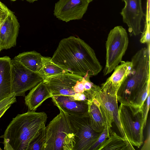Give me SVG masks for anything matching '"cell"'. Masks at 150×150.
<instances>
[{
  "instance_id": "cell-13",
  "label": "cell",
  "mask_w": 150,
  "mask_h": 150,
  "mask_svg": "<svg viewBox=\"0 0 150 150\" xmlns=\"http://www.w3.org/2000/svg\"><path fill=\"white\" fill-rule=\"evenodd\" d=\"M20 24L13 12L9 13L0 24V42L2 49H8L16 45Z\"/></svg>"
},
{
  "instance_id": "cell-6",
  "label": "cell",
  "mask_w": 150,
  "mask_h": 150,
  "mask_svg": "<svg viewBox=\"0 0 150 150\" xmlns=\"http://www.w3.org/2000/svg\"><path fill=\"white\" fill-rule=\"evenodd\" d=\"M129 44L126 30L121 26L110 30L106 41V62L103 70L104 76L111 72L121 62Z\"/></svg>"
},
{
  "instance_id": "cell-20",
  "label": "cell",
  "mask_w": 150,
  "mask_h": 150,
  "mask_svg": "<svg viewBox=\"0 0 150 150\" xmlns=\"http://www.w3.org/2000/svg\"><path fill=\"white\" fill-rule=\"evenodd\" d=\"M134 150L133 145L125 138L112 132L110 137L98 150Z\"/></svg>"
},
{
  "instance_id": "cell-28",
  "label": "cell",
  "mask_w": 150,
  "mask_h": 150,
  "mask_svg": "<svg viewBox=\"0 0 150 150\" xmlns=\"http://www.w3.org/2000/svg\"><path fill=\"white\" fill-rule=\"evenodd\" d=\"M10 10L0 1V21L1 22L8 15Z\"/></svg>"
},
{
  "instance_id": "cell-35",
  "label": "cell",
  "mask_w": 150,
  "mask_h": 150,
  "mask_svg": "<svg viewBox=\"0 0 150 150\" xmlns=\"http://www.w3.org/2000/svg\"><path fill=\"white\" fill-rule=\"evenodd\" d=\"M1 23V22L0 21V23Z\"/></svg>"
},
{
  "instance_id": "cell-16",
  "label": "cell",
  "mask_w": 150,
  "mask_h": 150,
  "mask_svg": "<svg viewBox=\"0 0 150 150\" xmlns=\"http://www.w3.org/2000/svg\"><path fill=\"white\" fill-rule=\"evenodd\" d=\"M88 113L91 126L95 131L101 132L104 129L106 119L99 103L90 96L88 100Z\"/></svg>"
},
{
  "instance_id": "cell-31",
  "label": "cell",
  "mask_w": 150,
  "mask_h": 150,
  "mask_svg": "<svg viewBox=\"0 0 150 150\" xmlns=\"http://www.w3.org/2000/svg\"><path fill=\"white\" fill-rule=\"evenodd\" d=\"M27 1L30 3H33L35 1H37L38 0H26Z\"/></svg>"
},
{
  "instance_id": "cell-21",
  "label": "cell",
  "mask_w": 150,
  "mask_h": 150,
  "mask_svg": "<svg viewBox=\"0 0 150 150\" xmlns=\"http://www.w3.org/2000/svg\"><path fill=\"white\" fill-rule=\"evenodd\" d=\"M43 65L41 76L43 78L59 74L68 72L54 63L51 58L43 57Z\"/></svg>"
},
{
  "instance_id": "cell-5",
  "label": "cell",
  "mask_w": 150,
  "mask_h": 150,
  "mask_svg": "<svg viewBox=\"0 0 150 150\" xmlns=\"http://www.w3.org/2000/svg\"><path fill=\"white\" fill-rule=\"evenodd\" d=\"M119 113L123 130L132 145L139 147L143 141L144 120L142 107L121 103Z\"/></svg>"
},
{
  "instance_id": "cell-27",
  "label": "cell",
  "mask_w": 150,
  "mask_h": 150,
  "mask_svg": "<svg viewBox=\"0 0 150 150\" xmlns=\"http://www.w3.org/2000/svg\"><path fill=\"white\" fill-rule=\"evenodd\" d=\"M16 96L13 93L7 97L0 101V110L9 104H12L16 102Z\"/></svg>"
},
{
  "instance_id": "cell-33",
  "label": "cell",
  "mask_w": 150,
  "mask_h": 150,
  "mask_svg": "<svg viewBox=\"0 0 150 150\" xmlns=\"http://www.w3.org/2000/svg\"><path fill=\"white\" fill-rule=\"evenodd\" d=\"M2 49L1 47V44H0V52H1V51L2 50Z\"/></svg>"
},
{
  "instance_id": "cell-22",
  "label": "cell",
  "mask_w": 150,
  "mask_h": 150,
  "mask_svg": "<svg viewBox=\"0 0 150 150\" xmlns=\"http://www.w3.org/2000/svg\"><path fill=\"white\" fill-rule=\"evenodd\" d=\"M46 139V126L41 129L30 144L28 150H43Z\"/></svg>"
},
{
  "instance_id": "cell-3",
  "label": "cell",
  "mask_w": 150,
  "mask_h": 150,
  "mask_svg": "<svg viewBox=\"0 0 150 150\" xmlns=\"http://www.w3.org/2000/svg\"><path fill=\"white\" fill-rule=\"evenodd\" d=\"M132 66L117 93V101L131 104L138 94L150 81V46L142 48L131 58Z\"/></svg>"
},
{
  "instance_id": "cell-26",
  "label": "cell",
  "mask_w": 150,
  "mask_h": 150,
  "mask_svg": "<svg viewBox=\"0 0 150 150\" xmlns=\"http://www.w3.org/2000/svg\"><path fill=\"white\" fill-rule=\"evenodd\" d=\"M150 94V93H149L146 100L142 106L144 128L146 126L148 113L149 108Z\"/></svg>"
},
{
  "instance_id": "cell-8",
  "label": "cell",
  "mask_w": 150,
  "mask_h": 150,
  "mask_svg": "<svg viewBox=\"0 0 150 150\" xmlns=\"http://www.w3.org/2000/svg\"><path fill=\"white\" fill-rule=\"evenodd\" d=\"M83 77L68 72L44 78L42 81L52 96L63 95L71 100L88 102L85 93L77 94L74 91L76 83Z\"/></svg>"
},
{
  "instance_id": "cell-15",
  "label": "cell",
  "mask_w": 150,
  "mask_h": 150,
  "mask_svg": "<svg viewBox=\"0 0 150 150\" xmlns=\"http://www.w3.org/2000/svg\"><path fill=\"white\" fill-rule=\"evenodd\" d=\"M52 96L46 85L42 81L31 89L25 96V104L29 111H35L45 100Z\"/></svg>"
},
{
  "instance_id": "cell-24",
  "label": "cell",
  "mask_w": 150,
  "mask_h": 150,
  "mask_svg": "<svg viewBox=\"0 0 150 150\" xmlns=\"http://www.w3.org/2000/svg\"><path fill=\"white\" fill-rule=\"evenodd\" d=\"M150 82H149L146 86L138 94L131 105L140 107L142 106L149 93H150Z\"/></svg>"
},
{
  "instance_id": "cell-1",
  "label": "cell",
  "mask_w": 150,
  "mask_h": 150,
  "mask_svg": "<svg viewBox=\"0 0 150 150\" xmlns=\"http://www.w3.org/2000/svg\"><path fill=\"white\" fill-rule=\"evenodd\" d=\"M51 59L68 72L82 76H95L102 69L92 48L79 38L74 36L60 41Z\"/></svg>"
},
{
  "instance_id": "cell-7",
  "label": "cell",
  "mask_w": 150,
  "mask_h": 150,
  "mask_svg": "<svg viewBox=\"0 0 150 150\" xmlns=\"http://www.w3.org/2000/svg\"><path fill=\"white\" fill-rule=\"evenodd\" d=\"M89 91V96L94 97L99 103L109 126L111 128L112 123L114 122L122 137L129 142L123 130L120 117L117 97V91L95 84Z\"/></svg>"
},
{
  "instance_id": "cell-12",
  "label": "cell",
  "mask_w": 150,
  "mask_h": 150,
  "mask_svg": "<svg viewBox=\"0 0 150 150\" xmlns=\"http://www.w3.org/2000/svg\"><path fill=\"white\" fill-rule=\"evenodd\" d=\"M125 6L121 14L124 23L128 27V31L137 35L142 33L141 22L144 16L142 7V0H122Z\"/></svg>"
},
{
  "instance_id": "cell-23",
  "label": "cell",
  "mask_w": 150,
  "mask_h": 150,
  "mask_svg": "<svg viewBox=\"0 0 150 150\" xmlns=\"http://www.w3.org/2000/svg\"><path fill=\"white\" fill-rule=\"evenodd\" d=\"M111 127H109L106 122L105 127L100 135L90 150H98L100 147L110 137L112 132Z\"/></svg>"
},
{
  "instance_id": "cell-29",
  "label": "cell",
  "mask_w": 150,
  "mask_h": 150,
  "mask_svg": "<svg viewBox=\"0 0 150 150\" xmlns=\"http://www.w3.org/2000/svg\"><path fill=\"white\" fill-rule=\"evenodd\" d=\"M141 150H150V126L149 122L147 126V135L146 139Z\"/></svg>"
},
{
  "instance_id": "cell-9",
  "label": "cell",
  "mask_w": 150,
  "mask_h": 150,
  "mask_svg": "<svg viewBox=\"0 0 150 150\" xmlns=\"http://www.w3.org/2000/svg\"><path fill=\"white\" fill-rule=\"evenodd\" d=\"M11 72L12 92L15 93L16 96H25L27 91L43 80L40 74L14 59L11 60Z\"/></svg>"
},
{
  "instance_id": "cell-34",
  "label": "cell",
  "mask_w": 150,
  "mask_h": 150,
  "mask_svg": "<svg viewBox=\"0 0 150 150\" xmlns=\"http://www.w3.org/2000/svg\"><path fill=\"white\" fill-rule=\"evenodd\" d=\"M11 0V1H16V0Z\"/></svg>"
},
{
  "instance_id": "cell-11",
  "label": "cell",
  "mask_w": 150,
  "mask_h": 150,
  "mask_svg": "<svg viewBox=\"0 0 150 150\" xmlns=\"http://www.w3.org/2000/svg\"><path fill=\"white\" fill-rule=\"evenodd\" d=\"M89 4L86 0H59L55 4L54 14L59 19L66 22L80 19Z\"/></svg>"
},
{
  "instance_id": "cell-4",
  "label": "cell",
  "mask_w": 150,
  "mask_h": 150,
  "mask_svg": "<svg viewBox=\"0 0 150 150\" xmlns=\"http://www.w3.org/2000/svg\"><path fill=\"white\" fill-rule=\"evenodd\" d=\"M60 112L46 127L43 150H73L75 135L68 114L60 108Z\"/></svg>"
},
{
  "instance_id": "cell-2",
  "label": "cell",
  "mask_w": 150,
  "mask_h": 150,
  "mask_svg": "<svg viewBox=\"0 0 150 150\" xmlns=\"http://www.w3.org/2000/svg\"><path fill=\"white\" fill-rule=\"evenodd\" d=\"M44 112L29 111L13 118L3 135L5 150H28L29 146L45 126Z\"/></svg>"
},
{
  "instance_id": "cell-25",
  "label": "cell",
  "mask_w": 150,
  "mask_h": 150,
  "mask_svg": "<svg viewBox=\"0 0 150 150\" xmlns=\"http://www.w3.org/2000/svg\"><path fill=\"white\" fill-rule=\"evenodd\" d=\"M141 43H146L147 46L150 45V33L149 20H146L144 31L140 40Z\"/></svg>"
},
{
  "instance_id": "cell-17",
  "label": "cell",
  "mask_w": 150,
  "mask_h": 150,
  "mask_svg": "<svg viewBox=\"0 0 150 150\" xmlns=\"http://www.w3.org/2000/svg\"><path fill=\"white\" fill-rule=\"evenodd\" d=\"M9 57H0V101L12 93L11 90V60Z\"/></svg>"
},
{
  "instance_id": "cell-19",
  "label": "cell",
  "mask_w": 150,
  "mask_h": 150,
  "mask_svg": "<svg viewBox=\"0 0 150 150\" xmlns=\"http://www.w3.org/2000/svg\"><path fill=\"white\" fill-rule=\"evenodd\" d=\"M43 57L38 52L31 51L20 53L13 59L20 62L30 70L41 76Z\"/></svg>"
},
{
  "instance_id": "cell-32",
  "label": "cell",
  "mask_w": 150,
  "mask_h": 150,
  "mask_svg": "<svg viewBox=\"0 0 150 150\" xmlns=\"http://www.w3.org/2000/svg\"><path fill=\"white\" fill-rule=\"evenodd\" d=\"M89 3L90 2H91L92 1H93V0H86Z\"/></svg>"
},
{
  "instance_id": "cell-10",
  "label": "cell",
  "mask_w": 150,
  "mask_h": 150,
  "mask_svg": "<svg viewBox=\"0 0 150 150\" xmlns=\"http://www.w3.org/2000/svg\"><path fill=\"white\" fill-rule=\"evenodd\" d=\"M68 116L75 135L73 150H90L101 132L93 129L88 113L82 116Z\"/></svg>"
},
{
  "instance_id": "cell-14",
  "label": "cell",
  "mask_w": 150,
  "mask_h": 150,
  "mask_svg": "<svg viewBox=\"0 0 150 150\" xmlns=\"http://www.w3.org/2000/svg\"><path fill=\"white\" fill-rule=\"evenodd\" d=\"M51 98L55 105L69 115L82 116L88 113V102L71 100L63 95L53 96Z\"/></svg>"
},
{
  "instance_id": "cell-30",
  "label": "cell",
  "mask_w": 150,
  "mask_h": 150,
  "mask_svg": "<svg viewBox=\"0 0 150 150\" xmlns=\"http://www.w3.org/2000/svg\"><path fill=\"white\" fill-rule=\"evenodd\" d=\"M12 104L8 105L0 110V118L4 115L7 110L11 106Z\"/></svg>"
},
{
  "instance_id": "cell-18",
  "label": "cell",
  "mask_w": 150,
  "mask_h": 150,
  "mask_svg": "<svg viewBox=\"0 0 150 150\" xmlns=\"http://www.w3.org/2000/svg\"><path fill=\"white\" fill-rule=\"evenodd\" d=\"M132 66L131 61L122 62L115 68L112 74L101 85L117 91L130 72Z\"/></svg>"
}]
</instances>
